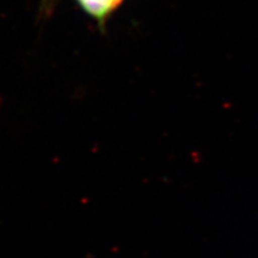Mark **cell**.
Listing matches in <instances>:
<instances>
[{
  "instance_id": "1",
  "label": "cell",
  "mask_w": 258,
  "mask_h": 258,
  "mask_svg": "<svg viewBox=\"0 0 258 258\" xmlns=\"http://www.w3.org/2000/svg\"><path fill=\"white\" fill-rule=\"evenodd\" d=\"M76 3L88 18L94 20L100 28H103L124 0H76Z\"/></svg>"
},
{
  "instance_id": "2",
  "label": "cell",
  "mask_w": 258,
  "mask_h": 258,
  "mask_svg": "<svg viewBox=\"0 0 258 258\" xmlns=\"http://www.w3.org/2000/svg\"><path fill=\"white\" fill-rule=\"evenodd\" d=\"M56 0H44V6L42 8V12L44 13H50L55 6Z\"/></svg>"
}]
</instances>
